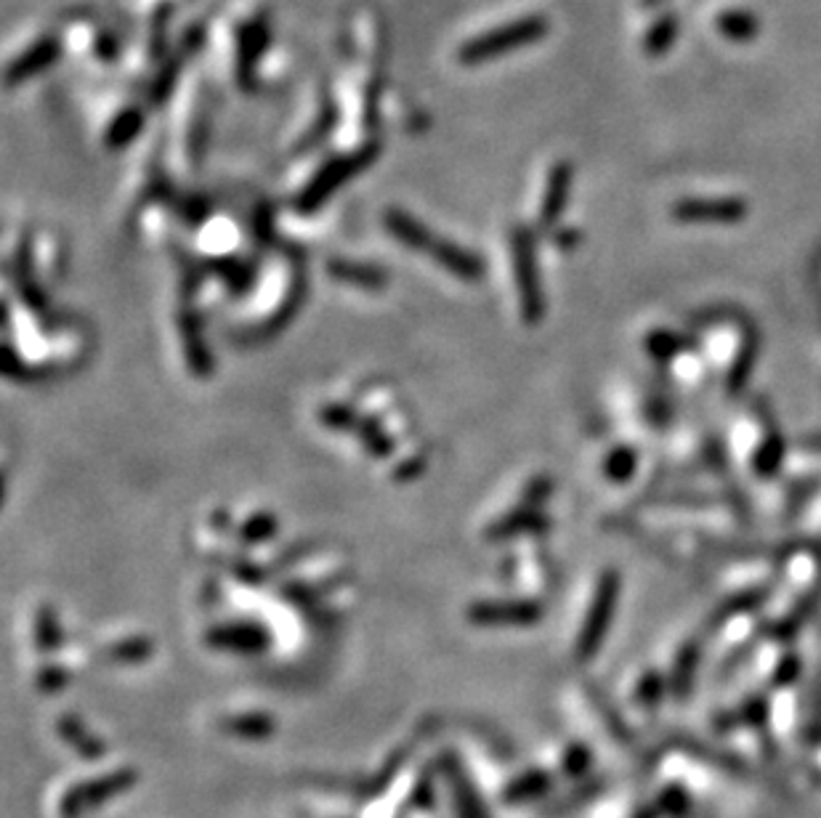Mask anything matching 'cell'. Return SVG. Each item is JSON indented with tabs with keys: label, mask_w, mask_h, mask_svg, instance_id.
Masks as SVG:
<instances>
[{
	"label": "cell",
	"mask_w": 821,
	"mask_h": 818,
	"mask_svg": "<svg viewBox=\"0 0 821 818\" xmlns=\"http://www.w3.org/2000/svg\"><path fill=\"white\" fill-rule=\"evenodd\" d=\"M535 600H479L468 609V619L479 628H524L540 619Z\"/></svg>",
	"instance_id": "ba28073f"
},
{
	"label": "cell",
	"mask_w": 821,
	"mask_h": 818,
	"mask_svg": "<svg viewBox=\"0 0 821 818\" xmlns=\"http://www.w3.org/2000/svg\"><path fill=\"white\" fill-rule=\"evenodd\" d=\"M676 37H678V16L672 14V11H668V14H659L644 35L646 54L665 56L670 51L672 43H676Z\"/></svg>",
	"instance_id": "ac0fdd59"
},
{
	"label": "cell",
	"mask_w": 821,
	"mask_h": 818,
	"mask_svg": "<svg viewBox=\"0 0 821 818\" xmlns=\"http://www.w3.org/2000/svg\"><path fill=\"white\" fill-rule=\"evenodd\" d=\"M588 766H590V752H588V747H583V744H574V747H570V752L564 755L566 776H579L583 771H588Z\"/></svg>",
	"instance_id": "83f0119b"
},
{
	"label": "cell",
	"mask_w": 821,
	"mask_h": 818,
	"mask_svg": "<svg viewBox=\"0 0 821 818\" xmlns=\"http://www.w3.org/2000/svg\"><path fill=\"white\" fill-rule=\"evenodd\" d=\"M356 428H360V439L367 444V449L373 452L375 457H383L391 452V439H388L373 420H362V423H356Z\"/></svg>",
	"instance_id": "cb8c5ba5"
},
{
	"label": "cell",
	"mask_w": 821,
	"mask_h": 818,
	"mask_svg": "<svg viewBox=\"0 0 821 818\" xmlns=\"http://www.w3.org/2000/svg\"><path fill=\"white\" fill-rule=\"evenodd\" d=\"M542 526H546V521H542L540 513H537V507H524V511L514 513V516L497 521L486 535H490L492 539H505L511 535H518V531H537V529H542Z\"/></svg>",
	"instance_id": "d6986e66"
},
{
	"label": "cell",
	"mask_w": 821,
	"mask_h": 818,
	"mask_svg": "<svg viewBox=\"0 0 821 818\" xmlns=\"http://www.w3.org/2000/svg\"><path fill=\"white\" fill-rule=\"evenodd\" d=\"M208 646L221 651H234V654H263L269 648V632L261 624L237 622L221 624L206 635Z\"/></svg>",
	"instance_id": "9c48e42d"
},
{
	"label": "cell",
	"mask_w": 821,
	"mask_h": 818,
	"mask_svg": "<svg viewBox=\"0 0 821 818\" xmlns=\"http://www.w3.org/2000/svg\"><path fill=\"white\" fill-rule=\"evenodd\" d=\"M386 226H388V232L401 242V245L412 247V250L431 253V247H434V242H436L434 234H431L421 221L412 219L410 213H404V210H388Z\"/></svg>",
	"instance_id": "7c38bea8"
},
{
	"label": "cell",
	"mask_w": 821,
	"mask_h": 818,
	"mask_svg": "<svg viewBox=\"0 0 821 818\" xmlns=\"http://www.w3.org/2000/svg\"><path fill=\"white\" fill-rule=\"evenodd\" d=\"M139 781V771L136 768H117L113 773H104V776L80 781V784L70 786L64 792L59 803V816L61 818H80L89 810L98 808L104 803H113L115 797L131 792Z\"/></svg>",
	"instance_id": "7a4b0ae2"
},
{
	"label": "cell",
	"mask_w": 821,
	"mask_h": 818,
	"mask_svg": "<svg viewBox=\"0 0 821 818\" xmlns=\"http://www.w3.org/2000/svg\"><path fill=\"white\" fill-rule=\"evenodd\" d=\"M665 3V0H641V5H644V9H657V5H662Z\"/></svg>",
	"instance_id": "1f68e13d"
},
{
	"label": "cell",
	"mask_w": 821,
	"mask_h": 818,
	"mask_svg": "<svg viewBox=\"0 0 821 818\" xmlns=\"http://www.w3.org/2000/svg\"><path fill=\"white\" fill-rule=\"evenodd\" d=\"M38 683H40L43 691H59V688H64V683H67V673H64V669L46 667L40 673Z\"/></svg>",
	"instance_id": "f546056e"
},
{
	"label": "cell",
	"mask_w": 821,
	"mask_h": 818,
	"mask_svg": "<svg viewBox=\"0 0 821 818\" xmlns=\"http://www.w3.org/2000/svg\"><path fill=\"white\" fill-rule=\"evenodd\" d=\"M181 332H184V349H187L191 370H195L197 375H208V372H211V357H208L206 346H202L200 332H197V322L191 319V316H184Z\"/></svg>",
	"instance_id": "ffe728a7"
},
{
	"label": "cell",
	"mask_w": 821,
	"mask_h": 818,
	"mask_svg": "<svg viewBox=\"0 0 821 818\" xmlns=\"http://www.w3.org/2000/svg\"><path fill=\"white\" fill-rule=\"evenodd\" d=\"M821 598V550L800 548L784 561L782 576L774 591L765 595L763 614L771 628L779 632L793 630L795 624L817 606Z\"/></svg>",
	"instance_id": "6da1fadb"
},
{
	"label": "cell",
	"mask_w": 821,
	"mask_h": 818,
	"mask_svg": "<svg viewBox=\"0 0 821 818\" xmlns=\"http://www.w3.org/2000/svg\"><path fill=\"white\" fill-rule=\"evenodd\" d=\"M57 728H59V736H61V739H64L67 744H70V747L75 749V752L80 755V758H85V760H98L104 752H107V749H104V744L98 741L96 736L91 734V731L85 728V725L80 723L75 715H64V717H59Z\"/></svg>",
	"instance_id": "5bb4252c"
},
{
	"label": "cell",
	"mask_w": 821,
	"mask_h": 818,
	"mask_svg": "<svg viewBox=\"0 0 821 818\" xmlns=\"http://www.w3.org/2000/svg\"><path fill=\"white\" fill-rule=\"evenodd\" d=\"M141 126V115L136 109H126L120 117L115 120V126L109 128V144L113 147H122L133 139L136 130Z\"/></svg>",
	"instance_id": "603a6c76"
},
{
	"label": "cell",
	"mask_w": 821,
	"mask_h": 818,
	"mask_svg": "<svg viewBox=\"0 0 821 818\" xmlns=\"http://www.w3.org/2000/svg\"><path fill=\"white\" fill-rule=\"evenodd\" d=\"M715 30L731 43H750L761 35V22L752 11L731 9L715 16Z\"/></svg>",
	"instance_id": "9a60e30c"
},
{
	"label": "cell",
	"mask_w": 821,
	"mask_h": 818,
	"mask_svg": "<svg viewBox=\"0 0 821 818\" xmlns=\"http://www.w3.org/2000/svg\"><path fill=\"white\" fill-rule=\"evenodd\" d=\"M152 651V641H146V638H131V641L115 643V646L109 648V656H113L115 662H141L146 659Z\"/></svg>",
	"instance_id": "7402d4cb"
},
{
	"label": "cell",
	"mask_w": 821,
	"mask_h": 818,
	"mask_svg": "<svg viewBox=\"0 0 821 818\" xmlns=\"http://www.w3.org/2000/svg\"><path fill=\"white\" fill-rule=\"evenodd\" d=\"M332 277L341 279L345 284H354V288L362 290H380L386 284V274L373 266H362V264H351V260H338L332 258L330 266H327Z\"/></svg>",
	"instance_id": "e0dca14e"
},
{
	"label": "cell",
	"mask_w": 821,
	"mask_h": 818,
	"mask_svg": "<svg viewBox=\"0 0 821 818\" xmlns=\"http://www.w3.org/2000/svg\"><path fill=\"white\" fill-rule=\"evenodd\" d=\"M514 256H516V282H518V301H521V316L527 322H537L542 314V290H540V274H537V264H535V245L527 232H516Z\"/></svg>",
	"instance_id": "52a82bcc"
},
{
	"label": "cell",
	"mask_w": 821,
	"mask_h": 818,
	"mask_svg": "<svg viewBox=\"0 0 821 818\" xmlns=\"http://www.w3.org/2000/svg\"><path fill=\"white\" fill-rule=\"evenodd\" d=\"M553 786V776L546 771H527L521 773V776H516L514 781H511L508 786H505L503 792V799L511 805H518V803H529V799H537L546 795L548 790Z\"/></svg>",
	"instance_id": "2e32d148"
},
{
	"label": "cell",
	"mask_w": 821,
	"mask_h": 818,
	"mask_svg": "<svg viewBox=\"0 0 821 818\" xmlns=\"http://www.w3.org/2000/svg\"><path fill=\"white\" fill-rule=\"evenodd\" d=\"M375 152H378L375 147H364L354 154H343V157L330 160V163H327L322 171H319L317 176L304 186V191H301L298 200H295V208H298L301 213H312V210H317L319 204H325L327 197H330L338 186H343L356 171H362V167H367L370 163H373Z\"/></svg>",
	"instance_id": "277c9868"
},
{
	"label": "cell",
	"mask_w": 821,
	"mask_h": 818,
	"mask_svg": "<svg viewBox=\"0 0 821 818\" xmlns=\"http://www.w3.org/2000/svg\"><path fill=\"white\" fill-rule=\"evenodd\" d=\"M548 24L542 16H527L518 19L514 24H505L503 30H492V33H484L479 37H473L471 43L460 48V59L462 61H484V59H495L500 54L516 51V48L527 46V43L540 40L546 35Z\"/></svg>",
	"instance_id": "3957f363"
},
{
	"label": "cell",
	"mask_w": 821,
	"mask_h": 818,
	"mask_svg": "<svg viewBox=\"0 0 821 818\" xmlns=\"http://www.w3.org/2000/svg\"><path fill=\"white\" fill-rule=\"evenodd\" d=\"M415 805H421V808H425V805L434 803V790H431V781H421V784L415 786Z\"/></svg>",
	"instance_id": "4dcf8cb0"
},
{
	"label": "cell",
	"mask_w": 821,
	"mask_h": 818,
	"mask_svg": "<svg viewBox=\"0 0 821 818\" xmlns=\"http://www.w3.org/2000/svg\"><path fill=\"white\" fill-rule=\"evenodd\" d=\"M570 186H572L570 163H555L551 167V173H548L546 197H542V208H540L542 226H548V223H555V219H559L561 210H564V204H566Z\"/></svg>",
	"instance_id": "8fae6325"
},
{
	"label": "cell",
	"mask_w": 821,
	"mask_h": 818,
	"mask_svg": "<svg viewBox=\"0 0 821 818\" xmlns=\"http://www.w3.org/2000/svg\"><path fill=\"white\" fill-rule=\"evenodd\" d=\"M431 256L436 258V264H439L442 269H447L449 274L460 279H479L484 274V264H481L477 253L466 250V247L455 245V242L436 239L434 247H431Z\"/></svg>",
	"instance_id": "30bf717a"
},
{
	"label": "cell",
	"mask_w": 821,
	"mask_h": 818,
	"mask_svg": "<svg viewBox=\"0 0 821 818\" xmlns=\"http://www.w3.org/2000/svg\"><path fill=\"white\" fill-rule=\"evenodd\" d=\"M747 202L739 197H691L672 204V219L681 223H707V226H728L744 221Z\"/></svg>",
	"instance_id": "8992f818"
},
{
	"label": "cell",
	"mask_w": 821,
	"mask_h": 818,
	"mask_svg": "<svg viewBox=\"0 0 821 818\" xmlns=\"http://www.w3.org/2000/svg\"><path fill=\"white\" fill-rule=\"evenodd\" d=\"M635 470V455L631 449H614L607 460V476L611 481L631 479Z\"/></svg>",
	"instance_id": "d4e9b609"
},
{
	"label": "cell",
	"mask_w": 821,
	"mask_h": 818,
	"mask_svg": "<svg viewBox=\"0 0 821 818\" xmlns=\"http://www.w3.org/2000/svg\"><path fill=\"white\" fill-rule=\"evenodd\" d=\"M35 641H38L40 651H54L61 641V630L57 617L51 609L38 611V622H35Z\"/></svg>",
	"instance_id": "44dd1931"
},
{
	"label": "cell",
	"mask_w": 821,
	"mask_h": 818,
	"mask_svg": "<svg viewBox=\"0 0 821 818\" xmlns=\"http://www.w3.org/2000/svg\"><path fill=\"white\" fill-rule=\"evenodd\" d=\"M319 418H322V423L330 425V428H351V425H356L354 412H351L349 407H341V405H327L322 409V412H319Z\"/></svg>",
	"instance_id": "f1b7e54d"
},
{
	"label": "cell",
	"mask_w": 821,
	"mask_h": 818,
	"mask_svg": "<svg viewBox=\"0 0 821 818\" xmlns=\"http://www.w3.org/2000/svg\"><path fill=\"white\" fill-rule=\"evenodd\" d=\"M617 598H620V574L603 572L598 580L596 593H593V604L585 614L583 630L577 635V656L579 659H590L598 648H601L603 635H607L611 614H614Z\"/></svg>",
	"instance_id": "5b68a950"
},
{
	"label": "cell",
	"mask_w": 821,
	"mask_h": 818,
	"mask_svg": "<svg viewBox=\"0 0 821 818\" xmlns=\"http://www.w3.org/2000/svg\"><path fill=\"white\" fill-rule=\"evenodd\" d=\"M277 518H271L269 513H258L253 516L248 524L243 526V539L245 542H261V539H269L277 531Z\"/></svg>",
	"instance_id": "484cf974"
},
{
	"label": "cell",
	"mask_w": 821,
	"mask_h": 818,
	"mask_svg": "<svg viewBox=\"0 0 821 818\" xmlns=\"http://www.w3.org/2000/svg\"><path fill=\"white\" fill-rule=\"evenodd\" d=\"M455 797H458V810H460V818H486L484 814H481V805L477 795H473L471 784H466V781L458 779V784H455Z\"/></svg>",
	"instance_id": "4316f807"
},
{
	"label": "cell",
	"mask_w": 821,
	"mask_h": 818,
	"mask_svg": "<svg viewBox=\"0 0 821 818\" xmlns=\"http://www.w3.org/2000/svg\"><path fill=\"white\" fill-rule=\"evenodd\" d=\"M221 731L245 741H263L274 736L277 725L267 712H245V715H232L221 721Z\"/></svg>",
	"instance_id": "4fadbf2b"
}]
</instances>
